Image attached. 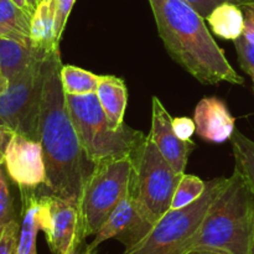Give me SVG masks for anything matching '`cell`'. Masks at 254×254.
Instances as JSON below:
<instances>
[{
  "label": "cell",
  "instance_id": "cell-1",
  "mask_svg": "<svg viewBox=\"0 0 254 254\" xmlns=\"http://www.w3.org/2000/svg\"><path fill=\"white\" fill-rule=\"evenodd\" d=\"M61 66L60 51L50 54L40 109L39 141L46 166V189L79 206L96 164L84 153L69 116L60 74Z\"/></svg>",
  "mask_w": 254,
  "mask_h": 254
},
{
  "label": "cell",
  "instance_id": "cell-2",
  "mask_svg": "<svg viewBox=\"0 0 254 254\" xmlns=\"http://www.w3.org/2000/svg\"><path fill=\"white\" fill-rule=\"evenodd\" d=\"M160 39L171 59L203 84H243L205 17L185 0H148Z\"/></svg>",
  "mask_w": 254,
  "mask_h": 254
},
{
  "label": "cell",
  "instance_id": "cell-3",
  "mask_svg": "<svg viewBox=\"0 0 254 254\" xmlns=\"http://www.w3.org/2000/svg\"><path fill=\"white\" fill-rule=\"evenodd\" d=\"M253 230L254 192L247 179L235 168L189 243L186 254L198 250L250 254Z\"/></svg>",
  "mask_w": 254,
  "mask_h": 254
},
{
  "label": "cell",
  "instance_id": "cell-4",
  "mask_svg": "<svg viewBox=\"0 0 254 254\" xmlns=\"http://www.w3.org/2000/svg\"><path fill=\"white\" fill-rule=\"evenodd\" d=\"M67 108L81 145L93 164L131 155L145 134L129 126L113 128L96 93L66 94Z\"/></svg>",
  "mask_w": 254,
  "mask_h": 254
},
{
  "label": "cell",
  "instance_id": "cell-5",
  "mask_svg": "<svg viewBox=\"0 0 254 254\" xmlns=\"http://www.w3.org/2000/svg\"><path fill=\"white\" fill-rule=\"evenodd\" d=\"M131 161L129 195L141 217L154 226L171 208L183 174L164 159L149 135L131 154Z\"/></svg>",
  "mask_w": 254,
  "mask_h": 254
},
{
  "label": "cell",
  "instance_id": "cell-6",
  "mask_svg": "<svg viewBox=\"0 0 254 254\" xmlns=\"http://www.w3.org/2000/svg\"><path fill=\"white\" fill-rule=\"evenodd\" d=\"M227 183V178L207 181L203 195L178 210H169L148 233L123 254H186L208 208Z\"/></svg>",
  "mask_w": 254,
  "mask_h": 254
},
{
  "label": "cell",
  "instance_id": "cell-7",
  "mask_svg": "<svg viewBox=\"0 0 254 254\" xmlns=\"http://www.w3.org/2000/svg\"><path fill=\"white\" fill-rule=\"evenodd\" d=\"M131 169V155L97 164L79 202L86 237L96 235L118 203L128 195Z\"/></svg>",
  "mask_w": 254,
  "mask_h": 254
},
{
  "label": "cell",
  "instance_id": "cell-8",
  "mask_svg": "<svg viewBox=\"0 0 254 254\" xmlns=\"http://www.w3.org/2000/svg\"><path fill=\"white\" fill-rule=\"evenodd\" d=\"M49 55L32 62L0 94V126L39 140V118Z\"/></svg>",
  "mask_w": 254,
  "mask_h": 254
},
{
  "label": "cell",
  "instance_id": "cell-9",
  "mask_svg": "<svg viewBox=\"0 0 254 254\" xmlns=\"http://www.w3.org/2000/svg\"><path fill=\"white\" fill-rule=\"evenodd\" d=\"M39 221L52 254L78 250L86 238L79 206L54 193L40 196Z\"/></svg>",
  "mask_w": 254,
  "mask_h": 254
},
{
  "label": "cell",
  "instance_id": "cell-10",
  "mask_svg": "<svg viewBox=\"0 0 254 254\" xmlns=\"http://www.w3.org/2000/svg\"><path fill=\"white\" fill-rule=\"evenodd\" d=\"M5 170L19 188L37 189L46 183V166L41 143L14 133L5 149Z\"/></svg>",
  "mask_w": 254,
  "mask_h": 254
},
{
  "label": "cell",
  "instance_id": "cell-11",
  "mask_svg": "<svg viewBox=\"0 0 254 254\" xmlns=\"http://www.w3.org/2000/svg\"><path fill=\"white\" fill-rule=\"evenodd\" d=\"M151 227L153 225L141 217L136 210L133 198L128 193L114 208L101 228L97 231L93 241L87 248L94 252L98 246L112 238L121 241L126 248H129L138 243L150 231Z\"/></svg>",
  "mask_w": 254,
  "mask_h": 254
},
{
  "label": "cell",
  "instance_id": "cell-12",
  "mask_svg": "<svg viewBox=\"0 0 254 254\" xmlns=\"http://www.w3.org/2000/svg\"><path fill=\"white\" fill-rule=\"evenodd\" d=\"M149 136L164 159L178 173H185L189 156L195 149V143L191 140H181L176 135L173 127V117L158 97L151 98V130Z\"/></svg>",
  "mask_w": 254,
  "mask_h": 254
},
{
  "label": "cell",
  "instance_id": "cell-13",
  "mask_svg": "<svg viewBox=\"0 0 254 254\" xmlns=\"http://www.w3.org/2000/svg\"><path fill=\"white\" fill-rule=\"evenodd\" d=\"M196 133L202 140L223 143L230 140L235 129L236 119L226 103L217 97H206L196 106L193 112Z\"/></svg>",
  "mask_w": 254,
  "mask_h": 254
},
{
  "label": "cell",
  "instance_id": "cell-14",
  "mask_svg": "<svg viewBox=\"0 0 254 254\" xmlns=\"http://www.w3.org/2000/svg\"><path fill=\"white\" fill-rule=\"evenodd\" d=\"M31 45L44 54L60 51V40L56 32V0L39 2L31 19Z\"/></svg>",
  "mask_w": 254,
  "mask_h": 254
},
{
  "label": "cell",
  "instance_id": "cell-15",
  "mask_svg": "<svg viewBox=\"0 0 254 254\" xmlns=\"http://www.w3.org/2000/svg\"><path fill=\"white\" fill-rule=\"evenodd\" d=\"M19 189L21 195V212L16 254H37L36 238L40 231V196L37 195V189Z\"/></svg>",
  "mask_w": 254,
  "mask_h": 254
},
{
  "label": "cell",
  "instance_id": "cell-16",
  "mask_svg": "<svg viewBox=\"0 0 254 254\" xmlns=\"http://www.w3.org/2000/svg\"><path fill=\"white\" fill-rule=\"evenodd\" d=\"M96 94L112 127L119 128L123 126L128 103V91L123 79L108 74L99 76Z\"/></svg>",
  "mask_w": 254,
  "mask_h": 254
},
{
  "label": "cell",
  "instance_id": "cell-17",
  "mask_svg": "<svg viewBox=\"0 0 254 254\" xmlns=\"http://www.w3.org/2000/svg\"><path fill=\"white\" fill-rule=\"evenodd\" d=\"M41 51H37L30 45L15 41L11 39L0 37V71L7 82L25 71L32 62L45 56Z\"/></svg>",
  "mask_w": 254,
  "mask_h": 254
},
{
  "label": "cell",
  "instance_id": "cell-18",
  "mask_svg": "<svg viewBox=\"0 0 254 254\" xmlns=\"http://www.w3.org/2000/svg\"><path fill=\"white\" fill-rule=\"evenodd\" d=\"M32 14L12 0H0V37L31 45Z\"/></svg>",
  "mask_w": 254,
  "mask_h": 254
},
{
  "label": "cell",
  "instance_id": "cell-19",
  "mask_svg": "<svg viewBox=\"0 0 254 254\" xmlns=\"http://www.w3.org/2000/svg\"><path fill=\"white\" fill-rule=\"evenodd\" d=\"M216 36L223 40L240 39L245 29V14L242 6L233 2L217 5L206 17Z\"/></svg>",
  "mask_w": 254,
  "mask_h": 254
},
{
  "label": "cell",
  "instance_id": "cell-20",
  "mask_svg": "<svg viewBox=\"0 0 254 254\" xmlns=\"http://www.w3.org/2000/svg\"><path fill=\"white\" fill-rule=\"evenodd\" d=\"M60 74H61V82L66 94L81 96V94L97 92L99 76L92 72L86 71L81 67L72 66V64H62Z\"/></svg>",
  "mask_w": 254,
  "mask_h": 254
},
{
  "label": "cell",
  "instance_id": "cell-21",
  "mask_svg": "<svg viewBox=\"0 0 254 254\" xmlns=\"http://www.w3.org/2000/svg\"><path fill=\"white\" fill-rule=\"evenodd\" d=\"M230 140L232 141L236 168L247 179L254 192V141L240 130L233 131Z\"/></svg>",
  "mask_w": 254,
  "mask_h": 254
},
{
  "label": "cell",
  "instance_id": "cell-22",
  "mask_svg": "<svg viewBox=\"0 0 254 254\" xmlns=\"http://www.w3.org/2000/svg\"><path fill=\"white\" fill-rule=\"evenodd\" d=\"M206 186H207V183L201 180L198 176L183 174L174 193L170 210H178V208H183L195 202L203 195Z\"/></svg>",
  "mask_w": 254,
  "mask_h": 254
},
{
  "label": "cell",
  "instance_id": "cell-23",
  "mask_svg": "<svg viewBox=\"0 0 254 254\" xmlns=\"http://www.w3.org/2000/svg\"><path fill=\"white\" fill-rule=\"evenodd\" d=\"M5 171L6 170H4L2 165L0 166V228L17 218Z\"/></svg>",
  "mask_w": 254,
  "mask_h": 254
},
{
  "label": "cell",
  "instance_id": "cell-24",
  "mask_svg": "<svg viewBox=\"0 0 254 254\" xmlns=\"http://www.w3.org/2000/svg\"><path fill=\"white\" fill-rule=\"evenodd\" d=\"M19 230V218L0 228V254H16Z\"/></svg>",
  "mask_w": 254,
  "mask_h": 254
},
{
  "label": "cell",
  "instance_id": "cell-25",
  "mask_svg": "<svg viewBox=\"0 0 254 254\" xmlns=\"http://www.w3.org/2000/svg\"><path fill=\"white\" fill-rule=\"evenodd\" d=\"M233 42H235L236 52H237L241 67L246 73L251 74L254 71V46L243 36L235 40Z\"/></svg>",
  "mask_w": 254,
  "mask_h": 254
},
{
  "label": "cell",
  "instance_id": "cell-26",
  "mask_svg": "<svg viewBox=\"0 0 254 254\" xmlns=\"http://www.w3.org/2000/svg\"><path fill=\"white\" fill-rule=\"evenodd\" d=\"M185 1L189 2L193 9L197 10L198 14L205 19L217 5L222 4V2H233V4L240 5V6L254 4V0H185Z\"/></svg>",
  "mask_w": 254,
  "mask_h": 254
},
{
  "label": "cell",
  "instance_id": "cell-27",
  "mask_svg": "<svg viewBox=\"0 0 254 254\" xmlns=\"http://www.w3.org/2000/svg\"><path fill=\"white\" fill-rule=\"evenodd\" d=\"M74 1L76 0H56V32L59 40H61L64 34Z\"/></svg>",
  "mask_w": 254,
  "mask_h": 254
},
{
  "label": "cell",
  "instance_id": "cell-28",
  "mask_svg": "<svg viewBox=\"0 0 254 254\" xmlns=\"http://www.w3.org/2000/svg\"><path fill=\"white\" fill-rule=\"evenodd\" d=\"M173 127L176 135L181 140H191V136L196 131V124L193 119L188 118V117H178L173 118Z\"/></svg>",
  "mask_w": 254,
  "mask_h": 254
},
{
  "label": "cell",
  "instance_id": "cell-29",
  "mask_svg": "<svg viewBox=\"0 0 254 254\" xmlns=\"http://www.w3.org/2000/svg\"><path fill=\"white\" fill-rule=\"evenodd\" d=\"M245 14V29L242 36L254 46V4L242 6Z\"/></svg>",
  "mask_w": 254,
  "mask_h": 254
},
{
  "label": "cell",
  "instance_id": "cell-30",
  "mask_svg": "<svg viewBox=\"0 0 254 254\" xmlns=\"http://www.w3.org/2000/svg\"><path fill=\"white\" fill-rule=\"evenodd\" d=\"M12 134H14V131L10 130L9 128L0 126V166L4 164L5 149H6L7 143H9Z\"/></svg>",
  "mask_w": 254,
  "mask_h": 254
},
{
  "label": "cell",
  "instance_id": "cell-31",
  "mask_svg": "<svg viewBox=\"0 0 254 254\" xmlns=\"http://www.w3.org/2000/svg\"><path fill=\"white\" fill-rule=\"evenodd\" d=\"M188 254H227V253L221 252V251H216V250H198V251H193V252H190Z\"/></svg>",
  "mask_w": 254,
  "mask_h": 254
},
{
  "label": "cell",
  "instance_id": "cell-32",
  "mask_svg": "<svg viewBox=\"0 0 254 254\" xmlns=\"http://www.w3.org/2000/svg\"><path fill=\"white\" fill-rule=\"evenodd\" d=\"M7 86H9V82H7V79L5 78L4 76H2L1 71H0V94H1L2 92L6 91Z\"/></svg>",
  "mask_w": 254,
  "mask_h": 254
},
{
  "label": "cell",
  "instance_id": "cell-33",
  "mask_svg": "<svg viewBox=\"0 0 254 254\" xmlns=\"http://www.w3.org/2000/svg\"><path fill=\"white\" fill-rule=\"evenodd\" d=\"M12 1H14L15 4H17V5H19L20 7H22V9L27 10V11H30V12H31V14H34V11H32V10H31V7L29 6V4H27V1H26V0H12Z\"/></svg>",
  "mask_w": 254,
  "mask_h": 254
},
{
  "label": "cell",
  "instance_id": "cell-34",
  "mask_svg": "<svg viewBox=\"0 0 254 254\" xmlns=\"http://www.w3.org/2000/svg\"><path fill=\"white\" fill-rule=\"evenodd\" d=\"M66 254H94V252H92V251H89L88 248H87V250L84 251V252H79V248H78V250H72V251H69V252L66 253Z\"/></svg>",
  "mask_w": 254,
  "mask_h": 254
},
{
  "label": "cell",
  "instance_id": "cell-35",
  "mask_svg": "<svg viewBox=\"0 0 254 254\" xmlns=\"http://www.w3.org/2000/svg\"><path fill=\"white\" fill-rule=\"evenodd\" d=\"M26 1H27V4H29V6L31 7L32 11H35L37 7V5H39V1H37V0H26Z\"/></svg>",
  "mask_w": 254,
  "mask_h": 254
},
{
  "label": "cell",
  "instance_id": "cell-36",
  "mask_svg": "<svg viewBox=\"0 0 254 254\" xmlns=\"http://www.w3.org/2000/svg\"><path fill=\"white\" fill-rule=\"evenodd\" d=\"M250 254H254V230H253L252 243H251V248H250Z\"/></svg>",
  "mask_w": 254,
  "mask_h": 254
},
{
  "label": "cell",
  "instance_id": "cell-37",
  "mask_svg": "<svg viewBox=\"0 0 254 254\" xmlns=\"http://www.w3.org/2000/svg\"><path fill=\"white\" fill-rule=\"evenodd\" d=\"M37 1H39V2H40V1H42V0H37Z\"/></svg>",
  "mask_w": 254,
  "mask_h": 254
},
{
  "label": "cell",
  "instance_id": "cell-38",
  "mask_svg": "<svg viewBox=\"0 0 254 254\" xmlns=\"http://www.w3.org/2000/svg\"><path fill=\"white\" fill-rule=\"evenodd\" d=\"M253 92H254V87H253Z\"/></svg>",
  "mask_w": 254,
  "mask_h": 254
}]
</instances>
